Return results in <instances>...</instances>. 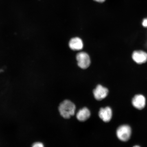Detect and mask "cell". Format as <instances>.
<instances>
[{
	"instance_id": "1",
	"label": "cell",
	"mask_w": 147,
	"mask_h": 147,
	"mask_svg": "<svg viewBox=\"0 0 147 147\" xmlns=\"http://www.w3.org/2000/svg\"><path fill=\"white\" fill-rule=\"evenodd\" d=\"M76 106L73 102L66 100L62 102L59 107V110L61 115L63 118L68 119L74 115Z\"/></svg>"
},
{
	"instance_id": "2",
	"label": "cell",
	"mask_w": 147,
	"mask_h": 147,
	"mask_svg": "<svg viewBox=\"0 0 147 147\" xmlns=\"http://www.w3.org/2000/svg\"><path fill=\"white\" fill-rule=\"evenodd\" d=\"M131 134V128L128 125H123L119 126L117 131V135L121 141L126 142L129 140Z\"/></svg>"
},
{
	"instance_id": "3",
	"label": "cell",
	"mask_w": 147,
	"mask_h": 147,
	"mask_svg": "<svg viewBox=\"0 0 147 147\" xmlns=\"http://www.w3.org/2000/svg\"><path fill=\"white\" fill-rule=\"evenodd\" d=\"M78 65L81 68L86 69L89 67L91 61L90 57L87 53L84 52L79 53L76 56Z\"/></svg>"
},
{
	"instance_id": "4",
	"label": "cell",
	"mask_w": 147,
	"mask_h": 147,
	"mask_svg": "<svg viewBox=\"0 0 147 147\" xmlns=\"http://www.w3.org/2000/svg\"><path fill=\"white\" fill-rule=\"evenodd\" d=\"M108 93L109 91L107 88L101 85H97L93 91L95 98L98 100H102L105 98L107 96Z\"/></svg>"
},
{
	"instance_id": "5",
	"label": "cell",
	"mask_w": 147,
	"mask_h": 147,
	"mask_svg": "<svg viewBox=\"0 0 147 147\" xmlns=\"http://www.w3.org/2000/svg\"><path fill=\"white\" fill-rule=\"evenodd\" d=\"M132 103L134 107L136 109L142 110L144 108L146 105V98L142 95H136L132 100Z\"/></svg>"
},
{
	"instance_id": "6",
	"label": "cell",
	"mask_w": 147,
	"mask_h": 147,
	"mask_svg": "<svg viewBox=\"0 0 147 147\" xmlns=\"http://www.w3.org/2000/svg\"><path fill=\"white\" fill-rule=\"evenodd\" d=\"M132 58L138 64L144 63L147 61V53L142 51H135L132 55Z\"/></svg>"
},
{
	"instance_id": "7",
	"label": "cell",
	"mask_w": 147,
	"mask_h": 147,
	"mask_svg": "<svg viewBox=\"0 0 147 147\" xmlns=\"http://www.w3.org/2000/svg\"><path fill=\"white\" fill-rule=\"evenodd\" d=\"M100 118L105 122H108L111 120L113 113L111 108L107 107L105 108H101L98 113Z\"/></svg>"
},
{
	"instance_id": "8",
	"label": "cell",
	"mask_w": 147,
	"mask_h": 147,
	"mask_svg": "<svg viewBox=\"0 0 147 147\" xmlns=\"http://www.w3.org/2000/svg\"><path fill=\"white\" fill-rule=\"evenodd\" d=\"M71 49L74 51L81 50L84 47L83 43L81 38L75 37L71 38L69 43Z\"/></svg>"
},
{
	"instance_id": "9",
	"label": "cell",
	"mask_w": 147,
	"mask_h": 147,
	"mask_svg": "<svg viewBox=\"0 0 147 147\" xmlns=\"http://www.w3.org/2000/svg\"><path fill=\"white\" fill-rule=\"evenodd\" d=\"M90 110L87 108L84 107L79 110L77 113L76 117L79 121L84 122L89 119L90 116Z\"/></svg>"
},
{
	"instance_id": "10",
	"label": "cell",
	"mask_w": 147,
	"mask_h": 147,
	"mask_svg": "<svg viewBox=\"0 0 147 147\" xmlns=\"http://www.w3.org/2000/svg\"><path fill=\"white\" fill-rule=\"evenodd\" d=\"M32 146L34 147H43L44 145L41 142H36L33 144Z\"/></svg>"
},
{
	"instance_id": "11",
	"label": "cell",
	"mask_w": 147,
	"mask_h": 147,
	"mask_svg": "<svg viewBox=\"0 0 147 147\" xmlns=\"http://www.w3.org/2000/svg\"><path fill=\"white\" fill-rule=\"evenodd\" d=\"M142 24L143 27H147V18H144L143 20Z\"/></svg>"
},
{
	"instance_id": "12",
	"label": "cell",
	"mask_w": 147,
	"mask_h": 147,
	"mask_svg": "<svg viewBox=\"0 0 147 147\" xmlns=\"http://www.w3.org/2000/svg\"><path fill=\"white\" fill-rule=\"evenodd\" d=\"M94 1L98 2L99 3H103L106 0H94Z\"/></svg>"
},
{
	"instance_id": "13",
	"label": "cell",
	"mask_w": 147,
	"mask_h": 147,
	"mask_svg": "<svg viewBox=\"0 0 147 147\" xmlns=\"http://www.w3.org/2000/svg\"><path fill=\"white\" fill-rule=\"evenodd\" d=\"M146 45H147V44H146Z\"/></svg>"
}]
</instances>
